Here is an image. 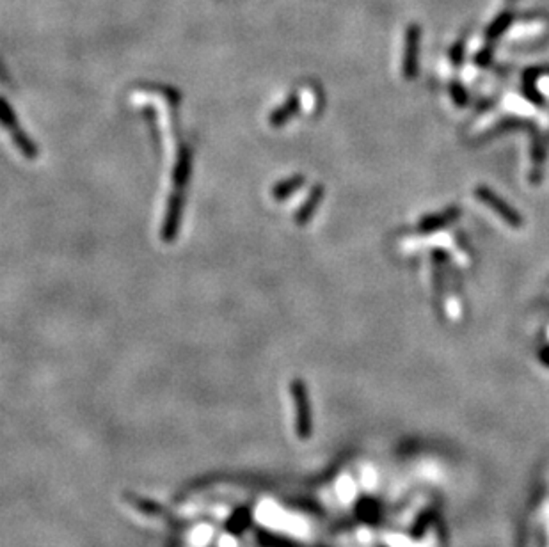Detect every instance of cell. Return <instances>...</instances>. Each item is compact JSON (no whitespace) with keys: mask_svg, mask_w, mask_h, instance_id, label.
Returning <instances> with one entry per match:
<instances>
[{"mask_svg":"<svg viewBox=\"0 0 549 547\" xmlns=\"http://www.w3.org/2000/svg\"><path fill=\"white\" fill-rule=\"evenodd\" d=\"M491 57H492L491 48H485V50H482L480 54L477 55V62H478V64L485 66V64H489V61H491Z\"/></svg>","mask_w":549,"mask_h":547,"instance_id":"obj_11","label":"cell"},{"mask_svg":"<svg viewBox=\"0 0 549 547\" xmlns=\"http://www.w3.org/2000/svg\"><path fill=\"white\" fill-rule=\"evenodd\" d=\"M531 157H533V164L535 167L542 166V162H544V146H542V142H533V153H531Z\"/></svg>","mask_w":549,"mask_h":547,"instance_id":"obj_10","label":"cell"},{"mask_svg":"<svg viewBox=\"0 0 549 547\" xmlns=\"http://www.w3.org/2000/svg\"><path fill=\"white\" fill-rule=\"evenodd\" d=\"M297 108H299V98H297V96H290L288 100H286V103H283L281 107L276 108V111L272 112L271 125L272 126L285 125V123L288 121L290 118H292L293 112H295Z\"/></svg>","mask_w":549,"mask_h":547,"instance_id":"obj_6","label":"cell"},{"mask_svg":"<svg viewBox=\"0 0 549 547\" xmlns=\"http://www.w3.org/2000/svg\"><path fill=\"white\" fill-rule=\"evenodd\" d=\"M322 196H324V188H322V185H317V187L311 191V194L307 196L306 203H304L302 206L299 208V212H297L295 215V220L299 224H304L307 222V220L311 219V215H313V212L317 210L318 203H320Z\"/></svg>","mask_w":549,"mask_h":547,"instance_id":"obj_4","label":"cell"},{"mask_svg":"<svg viewBox=\"0 0 549 547\" xmlns=\"http://www.w3.org/2000/svg\"><path fill=\"white\" fill-rule=\"evenodd\" d=\"M475 196H477V198L480 199V203H484L487 208H491L496 215H499V219L505 220L509 226L512 227L523 226V217L517 213V210H514L512 206L506 205V203L503 201L498 194H494L489 187H485V185H478V187L475 188Z\"/></svg>","mask_w":549,"mask_h":547,"instance_id":"obj_1","label":"cell"},{"mask_svg":"<svg viewBox=\"0 0 549 547\" xmlns=\"http://www.w3.org/2000/svg\"><path fill=\"white\" fill-rule=\"evenodd\" d=\"M419 27L416 23L407 27L405 33L404 47V62H402V73L405 80H412L418 75V50H419Z\"/></svg>","mask_w":549,"mask_h":547,"instance_id":"obj_2","label":"cell"},{"mask_svg":"<svg viewBox=\"0 0 549 547\" xmlns=\"http://www.w3.org/2000/svg\"><path fill=\"white\" fill-rule=\"evenodd\" d=\"M463 57H464V41H457V43L453 45L452 52H450V59H452L453 64H460V62H463Z\"/></svg>","mask_w":549,"mask_h":547,"instance_id":"obj_8","label":"cell"},{"mask_svg":"<svg viewBox=\"0 0 549 547\" xmlns=\"http://www.w3.org/2000/svg\"><path fill=\"white\" fill-rule=\"evenodd\" d=\"M512 20H514V13L510 11V9H506L505 13H502V15H499L498 18H496L494 22L489 26L487 34H485V40H487V43H492V41L499 40V38L505 34V30L510 27Z\"/></svg>","mask_w":549,"mask_h":547,"instance_id":"obj_5","label":"cell"},{"mask_svg":"<svg viewBox=\"0 0 549 547\" xmlns=\"http://www.w3.org/2000/svg\"><path fill=\"white\" fill-rule=\"evenodd\" d=\"M304 184V178L302 176H292L290 180L283 181V184H279L278 187L274 188V198L276 199H285L288 198L292 192H295L297 188L300 187V185Z\"/></svg>","mask_w":549,"mask_h":547,"instance_id":"obj_7","label":"cell"},{"mask_svg":"<svg viewBox=\"0 0 549 547\" xmlns=\"http://www.w3.org/2000/svg\"><path fill=\"white\" fill-rule=\"evenodd\" d=\"M459 213L460 210L457 208V206H452V208L445 210V212L436 213V215H430L426 217V219H423L421 222H419L418 230L421 231V233H430V231L443 230V227L448 226L450 222H453V220L459 217Z\"/></svg>","mask_w":549,"mask_h":547,"instance_id":"obj_3","label":"cell"},{"mask_svg":"<svg viewBox=\"0 0 549 547\" xmlns=\"http://www.w3.org/2000/svg\"><path fill=\"white\" fill-rule=\"evenodd\" d=\"M452 96H453V100H455L459 105H466L468 103V93L463 89V87L459 86V84L452 86Z\"/></svg>","mask_w":549,"mask_h":547,"instance_id":"obj_9","label":"cell"},{"mask_svg":"<svg viewBox=\"0 0 549 547\" xmlns=\"http://www.w3.org/2000/svg\"><path fill=\"white\" fill-rule=\"evenodd\" d=\"M512 4H516V0H506V6H512Z\"/></svg>","mask_w":549,"mask_h":547,"instance_id":"obj_12","label":"cell"}]
</instances>
